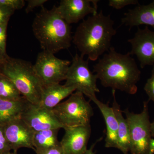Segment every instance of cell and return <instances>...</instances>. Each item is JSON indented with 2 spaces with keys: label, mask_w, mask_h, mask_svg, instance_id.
<instances>
[{
  "label": "cell",
  "mask_w": 154,
  "mask_h": 154,
  "mask_svg": "<svg viewBox=\"0 0 154 154\" xmlns=\"http://www.w3.org/2000/svg\"><path fill=\"white\" fill-rule=\"evenodd\" d=\"M130 52L122 54L111 46L94 66L96 73L105 88L118 90L134 95L137 91V84L140 79L141 71Z\"/></svg>",
  "instance_id": "6da1fadb"
},
{
  "label": "cell",
  "mask_w": 154,
  "mask_h": 154,
  "mask_svg": "<svg viewBox=\"0 0 154 154\" xmlns=\"http://www.w3.org/2000/svg\"><path fill=\"white\" fill-rule=\"evenodd\" d=\"M114 21L110 15L101 11L83 20L76 28L72 42L88 60L95 61L109 50L111 42L116 33Z\"/></svg>",
  "instance_id": "7a4b0ae2"
},
{
  "label": "cell",
  "mask_w": 154,
  "mask_h": 154,
  "mask_svg": "<svg viewBox=\"0 0 154 154\" xmlns=\"http://www.w3.org/2000/svg\"><path fill=\"white\" fill-rule=\"evenodd\" d=\"M32 30L44 51L55 54L71 45V27L60 16L55 6L51 10L42 8L33 20Z\"/></svg>",
  "instance_id": "3957f363"
},
{
  "label": "cell",
  "mask_w": 154,
  "mask_h": 154,
  "mask_svg": "<svg viewBox=\"0 0 154 154\" xmlns=\"http://www.w3.org/2000/svg\"><path fill=\"white\" fill-rule=\"evenodd\" d=\"M0 73L11 80L30 103L40 105L43 85L31 63L7 55L0 61Z\"/></svg>",
  "instance_id": "277c9868"
},
{
  "label": "cell",
  "mask_w": 154,
  "mask_h": 154,
  "mask_svg": "<svg viewBox=\"0 0 154 154\" xmlns=\"http://www.w3.org/2000/svg\"><path fill=\"white\" fill-rule=\"evenodd\" d=\"M52 110L64 129L89 125L94 115L90 102L86 100L82 93L77 91Z\"/></svg>",
  "instance_id": "5b68a950"
},
{
  "label": "cell",
  "mask_w": 154,
  "mask_h": 154,
  "mask_svg": "<svg viewBox=\"0 0 154 154\" xmlns=\"http://www.w3.org/2000/svg\"><path fill=\"white\" fill-rule=\"evenodd\" d=\"M149 101L143 102V110L140 113L130 112L128 109L123 112L129 128V151L131 154H148L152 137L149 113Z\"/></svg>",
  "instance_id": "8992f818"
},
{
  "label": "cell",
  "mask_w": 154,
  "mask_h": 154,
  "mask_svg": "<svg viewBox=\"0 0 154 154\" xmlns=\"http://www.w3.org/2000/svg\"><path fill=\"white\" fill-rule=\"evenodd\" d=\"M98 79L89 66L88 60L78 54L73 57L66 75L65 85L74 86L76 91L88 97L91 101L96 98V93L100 91L97 86Z\"/></svg>",
  "instance_id": "52a82bcc"
},
{
  "label": "cell",
  "mask_w": 154,
  "mask_h": 154,
  "mask_svg": "<svg viewBox=\"0 0 154 154\" xmlns=\"http://www.w3.org/2000/svg\"><path fill=\"white\" fill-rule=\"evenodd\" d=\"M71 62L58 58L54 54L42 51L37 55L33 68L44 85L60 84L66 80Z\"/></svg>",
  "instance_id": "ba28073f"
},
{
  "label": "cell",
  "mask_w": 154,
  "mask_h": 154,
  "mask_svg": "<svg viewBox=\"0 0 154 154\" xmlns=\"http://www.w3.org/2000/svg\"><path fill=\"white\" fill-rule=\"evenodd\" d=\"M128 41L131 46L130 54L137 57L141 68L154 66V31L148 26L143 29L138 28L134 36Z\"/></svg>",
  "instance_id": "9c48e42d"
},
{
  "label": "cell",
  "mask_w": 154,
  "mask_h": 154,
  "mask_svg": "<svg viewBox=\"0 0 154 154\" xmlns=\"http://www.w3.org/2000/svg\"><path fill=\"white\" fill-rule=\"evenodd\" d=\"M98 0H62L56 6L58 14L68 24L77 23L89 14L98 13Z\"/></svg>",
  "instance_id": "30bf717a"
},
{
  "label": "cell",
  "mask_w": 154,
  "mask_h": 154,
  "mask_svg": "<svg viewBox=\"0 0 154 154\" xmlns=\"http://www.w3.org/2000/svg\"><path fill=\"white\" fill-rule=\"evenodd\" d=\"M22 119L35 132L63 128L53 112L40 105L30 103L22 114Z\"/></svg>",
  "instance_id": "8fae6325"
},
{
  "label": "cell",
  "mask_w": 154,
  "mask_h": 154,
  "mask_svg": "<svg viewBox=\"0 0 154 154\" xmlns=\"http://www.w3.org/2000/svg\"><path fill=\"white\" fill-rule=\"evenodd\" d=\"M5 134L14 152H17L21 148L32 149L35 131L23 121L22 118L17 119L5 125Z\"/></svg>",
  "instance_id": "7c38bea8"
},
{
  "label": "cell",
  "mask_w": 154,
  "mask_h": 154,
  "mask_svg": "<svg viewBox=\"0 0 154 154\" xmlns=\"http://www.w3.org/2000/svg\"><path fill=\"white\" fill-rule=\"evenodd\" d=\"M60 144L64 154H84L91 134L90 125L67 128Z\"/></svg>",
  "instance_id": "4fadbf2b"
},
{
  "label": "cell",
  "mask_w": 154,
  "mask_h": 154,
  "mask_svg": "<svg viewBox=\"0 0 154 154\" xmlns=\"http://www.w3.org/2000/svg\"><path fill=\"white\" fill-rule=\"evenodd\" d=\"M122 24L130 29L141 25L150 26L154 29V1L149 5H138L129 9L121 19Z\"/></svg>",
  "instance_id": "5bb4252c"
},
{
  "label": "cell",
  "mask_w": 154,
  "mask_h": 154,
  "mask_svg": "<svg viewBox=\"0 0 154 154\" xmlns=\"http://www.w3.org/2000/svg\"><path fill=\"white\" fill-rule=\"evenodd\" d=\"M76 91L74 86L62 85L60 84L44 85L41 102L39 105L48 109H52L61 101Z\"/></svg>",
  "instance_id": "9a60e30c"
},
{
  "label": "cell",
  "mask_w": 154,
  "mask_h": 154,
  "mask_svg": "<svg viewBox=\"0 0 154 154\" xmlns=\"http://www.w3.org/2000/svg\"><path fill=\"white\" fill-rule=\"evenodd\" d=\"M92 101L99 107L106 123L107 131L105 147L117 148L118 123L113 108L99 101L97 97Z\"/></svg>",
  "instance_id": "2e32d148"
},
{
  "label": "cell",
  "mask_w": 154,
  "mask_h": 154,
  "mask_svg": "<svg viewBox=\"0 0 154 154\" xmlns=\"http://www.w3.org/2000/svg\"><path fill=\"white\" fill-rule=\"evenodd\" d=\"M30 102L24 96L14 101L0 99V126L22 118V114Z\"/></svg>",
  "instance_id": "e0dca14e"
},
{
  "label": "cell",
  "mask_w": 154,
  "mask_h": 154,
  "mask_svg": "<svg viewBox=\"0 0 154 154\" xmlns=\"http://www.w3.org/2000/svg\"><path fill=\"white\" fill-rule=\"evenodd\" d=\"M112 94L113 99L112 107L118 123L117 149L120 150L123 154H128L129 151L130 146L128 124L126 119L122 115V111L120 105H119L116 101L115 90H112Z\"/></svg>",
  "instance_id": "ac0fdd59"
},
{
  "label": "cell",
  "mask_w": 154,
  "mask_h": 154,
  "mask_svg": "<svg viewBox=\"0 0 154 154\" xmlns=\"http://www.w3.org/2000/svg\"><path fill=\"white\" fill-rule=\"evenodd\" d=\"M59 130L51 129L35 132L33 138V146L35 150L60 146V142L58 140L57 137Z\"/></svg>",
  "instance_id": "d6986e66"
},
{
  "label": "cell",
  "mask_w": 154,
  "mask_h": 154,
  "mask_svg": "<svg viewBox=\"0 0 154 154\" xmlns=\"http://www.w3.org/2000/svg\"><path fill=\"white\" fill-rule=\"evenodd\" d=\"M22 97L14 83L8 78L0 73V99L14 101L19 100Z\"/></svg>",
  "instance_id": "ffe728a7"
},
{
  "label": "cell",
  "mask_w": 154,
  "mask_h": 154,
  "mask_svg": "<svg viewBox=\"0 0 154 154\" xmlns=\"http://www.w3.org/2000/svg\"><path fill=\"white\" fill-rule=\"evenodd\" d=\"M24 0H0V6L16 10L22 9L25 6Z\"/></svg>",
  "instance_id": "44dd1931"
},
{
  "label": "cell",
  "mask_w": 154,
  "mask_h": 154,
  "mask_svg": "<svg viewBox=\"0 0 154 154\" xmlns=\"http://www.w3.org/2000/svg\"><path fill=\"white\" fill-rule=\"evenodd\" d=\"M137 0H109L108 5L116 10H120L131 5H138Z\"/></svg>",
  "instance_id": "7402d4cb"
},
{
  "label": "cell",
  "mask_w": 154,
  "mask_h": 154,
  "mask_svg": "<svg viewBox=\"0 0 154 154\" xmlns=\"http://www.w3.org/2000/svg\"><path fill=\"white\" fill-rule=\"evenodd\" d=\"M11 148L5 134L4 128L0 126V154H6L11 152Z\"/></svg>",
  "instance_id": "603a6c76"
},
{
  "label": "cell",
  "mask_w": 154,
  "mask_h": 154,
  "mask_svg": "<svg viewBox=\"0 0 154 154\" xmlns=\"http://www.w3.org/2000/svg\"><path fill=\"white\" fill-rule=\"evenodd\" d=\"M144 90L149 97V100L154 102V66H153L151 76L147 81Z\"/></svg>",
  "instance_id": "cb8c5ba5"
},
{
  "label": "cell",
  "mask_w": 154,
  "mask_h": 154,
  "mask_svg": "<svg viewBox=\"0 0 154 154\" xmlns=\"http://www.w3.org/2000/svg\"><path fill=\"white\" fill-rule=\"evenodd\" d=\"M8 23L0 24V49L4 53L6 52V41H7V30Z\"/></svg>",
  "instance_id": "d4e9b609"
},
{
  "label": "cell",
  "mask_w": 154,
  "mask_h": 154,
  "mask_svg": "<svg viewBox=\"0 0 154 154\" xmlns=\"http://www.w3.org/2000/svg\"><path fill=\"white\" fill-rule=\"evenodd\" d=\"M14 11L11 9L0 6V24L8 22Z\"/></svg>",
  "instance_id": "484cf974"
},
{
  "label": "cell",
  "mask_w": 154,
  "mask_h": 154,
  "mask_svg": "<svg viewBox=\"0 0 154 154\" xmlns=\"http://www.w3.org/2000/svg\"><path fill=\"white\" fill-rule=\"evenodd\" d=\"M27 2L28 5L25 8V12L28 14L33 11L35 8L44 7L43 5L47 2V0H28Z\"/></svg>",
  "instance_id": "4316f807"
},
{
  "label": "cell",
  "mask_w": 154,
  "mask_h": 154,
  "mask_svg": "<svg viewBox=\"0 0 154 154\" xmlns=\"http://www.w3.org/2000/svg\"><path fill=\"white\" fill-rule=\"evenodd\" d=\"M36 154H64L60 145L54 147L35 150Z\"/></svg>",
  "instance_id": "83f0119b"
},
{
  "label": "cell",
  "mask_w": 154,
  "mask_h": 154,
  "mask_svg": "<svg viewBox=\"0 0 154 154\" xmlns=\"http://www.w3.org/2000/svg\"><path fill=\"white\" fill-rule=\"evenodd\" d=\"M154 154V139L152 138L149 144L148 154Z\"/></svg>",
  "instance_id": "f1b7e54d"
},
{
  "label": "cell",
  "mask_w": 154,
  "mask_h": 154,
  "mask_svg": "<svg viewBox=\"0 0 154 154\" xmlns=\"http://www.w3.org/2000/svg\"><path fill=\"white\" fill-rule=\"evenodd\" d=\"M96 144V143H94L93 145L91 146V148L89 149H88L84 154H95L94 152V151H93V149H94V146Z\"/></svg>",
  "instance_id": "f546056e"
},
{
  "label": "cell",
  "mask_w": 154,
  "mask_h": 154,
  "mask_svg": "<svg viewBox=\"0 0 154 154\" xmlns=\"http://www.w3.org/2000/svg\"><path fill=\"white\" fill-rule=\"evenodd\" d=\"M151 131L152 137H154V121L151 123Z\"/></svg>",
  "instance_id": "4dcf8cb0"
},
{
  "label": "cell",
  "mask_w": 154,
  "mask_h": 154,
  "mask_svg": "<svg viewBox=\"0 0 154 154\" xmlns=\"http://www.w3.org/2000/svg\"><path fill=\"white\" fill-rule=\"evenodd\" d=\"M7 55H8L7 54H5L1 50V49H0V61L3 59Z\"/></svg>",
  "instance_id": "1f68e13d"
},
{
  "label": "cell",
  "mask_w": 154,
  "mask_h": 154,
  "mask_svg": "<svg viewBox=\"0 0 154 154\" xmlns=\"http://www.w3.org/2000/svg\"><path fill=\"white\" fill-rule=\"evenodd\" d=\"M6 154H17V152H10Z\"/></svg>",
  "instance_id": "d6a6232c"
}]
</instances>
